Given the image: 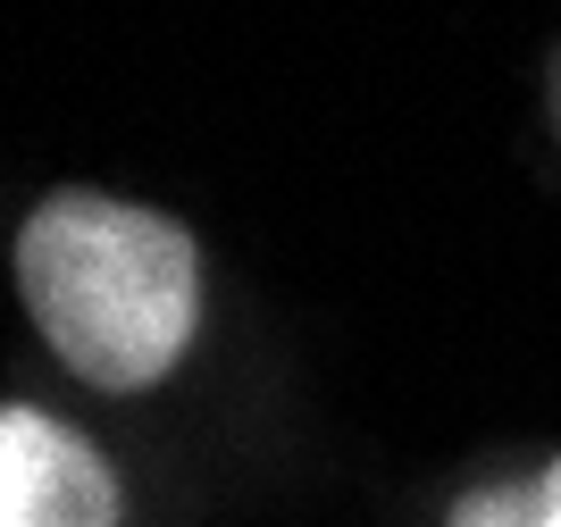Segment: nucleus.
<instances>
[{
	"label": "nucleus",
	"instance_id": "f257e3e1",
	"mask_svg": "<svg viewBox=\"0 0 561 527\" xmlns=\"http://www.w3.org/2000/svg\"><path fill=\"white\" fill-rule=\"evenodd\" d=\"M18 285L50 352L93 386H160L202 319L193 234L110 193H59L18 234Z\"/></svg>",
	"mask_w": 561,
	"mask_h": 527
},
{
	"label": "nucleus",
	"instance_id": "f03ea898",
	"mask_svg": "<svg viewBox=\"0 0 561 527\" xmlns=\"http://www.w3.org/2000/svg\"><path fill=\"white\" fill-rule=\"evenodd\" d=\"M0 527H117V485L68 419H0Z\"/></svg>",
	"mask_w": 561,
	"mask_h": 527
},
{
	"label": "nucleus",
	"instance_id": "7ed1b4c3",
	"mask_svg": "<svg viewBox=\"0 0 561 527\" xmlns=\"http://www.w3.org/2000/svg\"><path fill=\"white\" fill-rule=\"evenodd\" d=\"M453 527H561V460L528 485H486L453 511Z\"/></svg>",
	"mask_w": 561,
	"mask_h": 527
}]
</instances>
